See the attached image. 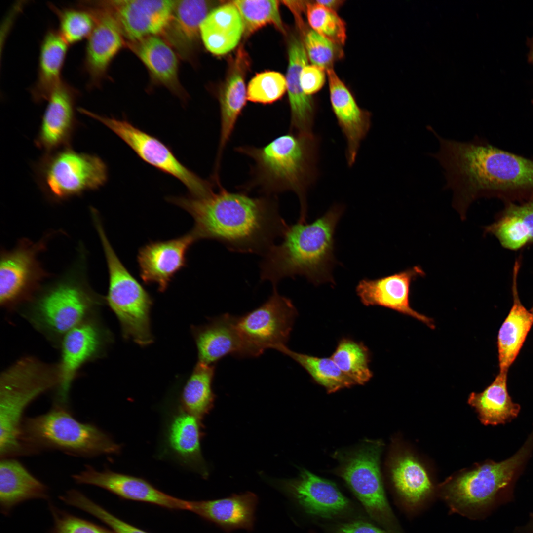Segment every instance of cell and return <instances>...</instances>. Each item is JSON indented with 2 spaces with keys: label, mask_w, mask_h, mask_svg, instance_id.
Returning a JSON list of instances; mask_svg holds the SVG:
<instances>
[{
  "label": "cell",
  "mask_w": 533,
  "mask_h": 533,
  "mask_svg": "<svg viewBox=\"0 0 533 533\" xmlns=\"http://www.w3.org/2000/svg\"><path fill=\"white\" fill-rule=\"evenodd\" d=\"M439 150L430 155L442 167L452 205L466 219L471 204L480 198L506 202L533 198V160L500 149L476 137L460 142L435 134Z\"/></svg>",
  "instance_id": "6da1fadb"
},
{
  "label": "cell",
  "mask_w": 533,
  "mask_h": 533,
  "mask_svg": "<svg viewBox=\"0 0 533 533\" xmlns=\"http://www.w3.org/2000/svg\"><path fill=\"white\" fill-rule=\"evenodd\" d=\"M188 212L194 226L190 231L196 242L216 240L229 250L264 255L282 237L288 226L271 196L251 197L220 187L202 197L191 195L166 198Z\"/></svg>",
  "instance_id": "7a4b0ae2"
},
{
  "label": "cell",
  "mask_w": 533,
  "mask_h": 533,
  "mask_svg": "<svg viewBox=\"0 0 533 533\" xmlns=\"http://www.w3.org/2000/svg\"><path fill=\"white\" fill-rule=\"evenodd\" d=\"M343 210V205L336 204L311 223L288 225L281 242L264 255L260 265L261 280L270 281L276 288L282 279L301 275L315 285L335 284L334 236Z\"/></svg>",
  "instance_id": "3957f363"
},
{
  "label": "cell",
  "mask_w": 533,
  "mask_h": 533,
  "mask_svg": "<svg viewBox=\"0 0 533 533\" xmlns=\"http://www.w3.org/2000/svg\"><path fill=\"white\" fill-rule=\"evenodd\" d=\"M319 139L311 133L290 131L265 146H241L236 151L254 162L251 187L266 196L286 191L296 193L300 202L299 221L305 222L306 191L317 176Z\"/></svg>",
  "instance_id": "277c9868"
},
{
  "label": "cell",
  "mask_w": 533,
  "mask_h": 533,
  "mask_svg": "<svg viewBox=\"0 0 533 533\" xmlns=\"http://www.w3.org/2000/svg\"><path fill=\"white\" fill-rule=\"evenodd\" d=\"M83 268H74L62 278L41 288L18 311L51 344L59 348L64 336L99 314L105 297L88 283Z\"/></svg>",
  "instance_id": "5b68a950"
},
{
  "label": "cell",
  "mask_w": 533,
  "mask_h": 533,
  "mask_svg": "<svg viewBox=\"0 0 533 533\" xmlns=\"http://www.w3.org/2000/svg\"><path fill=\"white\" fill-rule=\"evenodd\" d=\"M60 381L58 363L45 362L33 355L21 357L0 375V458L26 455L20 441L26 408Z\"/></svg>",
  "instance_id": "8992f818"
},
{
  "label": "cell",
  "mask_w": 533,
  "mask_h": 533,
  "mask_svg": "<svg viewBox=\"0 0 533 533\" xmlns=\"http://www.w3.org/2000/svg\"><path fill=\"white\" fill-rule=\"evenodd\" d=\"M20 441L27 455L54 450L90 457L118 454L121 449L105 432L78 421L66 405L57 402L47 413L23 419Z\"/></svg>",
  "instance_id": "52a82bcc"
},
{
  "label": "cell",
  "mask_w": 533,
  "mask_h": 533,
  "mask_svg": "<svg viewBox=\"0 0 533 533\" xmlns=\"http://www.w3.org/2000/svg\"><path fill=\"white\" fill-rule=\"evenodd\" d=\"M533 447V431L510 458L487 462L445 485L443 498L452 510L461 513L484 511L506 502Z\"/></svg>",
  "instance_id": "ba28073f"
},
{
  "label": "cell",
  "mask_w": 533,
  "mask_h": 533,
  "mask_svg": "<svg viewBox=\"0 0 533 533\" xmlns=\"http://www.w3.org/2000/svg\"><path fill=\"white\" fill-rule=\"evenodd\" d=\"M103 248L109 272L105 302L117 317L123 337L144 346L153 341L150 312L152 299L121 263L106 236L98 213L92 216Z\"/></svg>",
  "instance_id": "9c48e42d"
},
{
  "label": "cell",
  "mask_w": 533,
  "mask_h": 533,
  "mask_svg": "<svg viewBox=\"0 0 533 533\" xmlns=\"http://www.w3.org/2000/svg\"><path fill=\"white\" fill-rule=\"evenodd\" d=\"M36 170L40 187L55 201L97 190L108 178L107 167L100 158L70 147L45 153Z\"/></svg>",
  "instance_id": "30bf717a"
},
{
  "label": "cell",
  "mask_w": 533,
  "mask_h": 533,
  "mask_svg": "<svg viewBox=\"0 0 533 533\" xmlns=\"http://www.w3.org/2000/svg\"><path fill=\"white\" fill-rule=\"evenodd\" d=\"M382 444L367 441L339 457L338 474L344 480L367 512L390 533H404L385 496L380 468Z\"/></svg>",
  "instance_id": "8fae6325"
},
{
  "label": "cell",
  "mask_w": 533,
  "mask_h": 533,
  "mask_svg": "<svg viewBox=\"0 0 533 533\" xmlns=\"http://www.w3.org/2000/svg\"><path fill=\"white\" fill-rule=\"evenodd\" d=\"M48 236L34 242L20 240L11 250L0 253V305L8 312L18 310L32 300L49 276L38 259Z\"/></svg>",
  "instance_id": "7c38bea8"
},
{
  "label": "cell",
  "mask_w": 533,
  "mask_h": 533,
  "mask_svg": "<svg viewBox=\"0 0 533 533\" xmlns=\"http://www.w3.org/2000/svg\"><path fill=\"white\" fill-rule=\"evenodd\" d=\"M79 111L102 122L124 141L144 161L175 177L188 188L190 195L204 196L213 186L182 164L171 150L161 141L125 119L102 116L83 108Z\"/></svg>",
  "instance_id": "4fadbf2b"
},
{
  "label": "cell",
  "mask_w": 533,
  "mask_h": 533,
  "mask_svg": "<svg viewBox=\"0 0 533 533\" xmlns=\"http://www.w3.org/2000/svg\"><path fill=\"white\" fill-rule=\"evenodd\" d=\"M297 313L291 300L273 288L262 305L237 316V327L249 357L259 356L267 349L278 350L286 346Z\"/></svg>",
  "instance_id": "5bb4252c"
},
{
  "label": "cell",
  "mask_w": 533,
  "mask_h": 533,
  "mask_svg": "<svg viewBox=\"0 0 533 533\" xmlns=\"http://www.w3.org/2000/svg\"><path fill=\"white\" fill-rule=\"evenodd\" d=\"M111 333L99 314L70 330L63 337L59 349L60 381L57 402L67 404L72 384L85 364L103 357L112 341Z\"/></svg>",
  "instance_id": "9a60e30c"
},
{
  "label": "cell",
  "mask_w": 533,
  "mask_h": 533,
  "mask_svg": "<svg viewBox=\"0 0 533 533\" xmlns=\"http://www.w3.org/2000/svg\"><path fill=\"white\" fill-rule=\"evenodd\" d=\"M78 3L89 10L95 20L93 30L86 39L83 63L88 77L87 87L91 89L100 86L125 40L116 21L100 1H80Z\"/></svg>",
  "instance_id": "2e32d148"
},
{
  "label": "cell",
  "mask_w": 533,
  "mask_h": 533,
  "mask_svg": "<svg viewBox=\"0 0 533 533\" xmlns=\"http://www.w3.org/2000/svg\"><path fill=\"white\" fill-rule=\"evenodd\" d=\"M116 21L129 44L160 35L171 18L175 0H100Z\"/></svg>",
  "instance_id": "e0dca14e"
},
{
  "label": "cell",
  "mask_w": 533,
  "mask_h": 533,
  "mask_svg": "<svg viewBox=\"0 0 533 533\" xmlns=\"http://www.w3.org/2000/svg\"><path fill=\"white\" fill-rule=\"evenodd\" d=\"M425 275L420 266H415L377 279H363L359 281L356 292L366 306L378 305L391 309L434 329L433 320L413 309L410 303L412 283Z\"/></svg>",
  "instance_id": "ac0fdd59"
},
{
  "label": "cell",
  "mask_w": 533,
  "mask_h": 533,
  "mask_svg": "<svg viewBox=\"0 0 533 533\" xmlns=\"http://www.w3.org/2000/svg\"><path fill=\"white\" fill-rule=\"evenodd\" d=\"M76 483L97 486L119 497L172 510H189V501L170 495L144 479L113 471H98L90 465L72 476Z\"/></svg>",
  "instance_id": "d6986e66"
},
{
  "label": "cell",
  "mask_w": 533,
  "mask_h": 533,
  "mask_svg": "<svg viewBox=\"0 0 533 533\" xmlns=\"http://www.w3.org/2000/svg\"><path fill=\"white\" fill-rule=\"evenodd\" d=\"M79 91L64 80L51 92L42 117L36 145L50 152L70 147L76 125V104Z\"/></svg>",
  "instance_id": "ffe728a7"
},
{
  "label": "cell",
  "mask_w": 533,
  "mask_h": 533,
  "mask_svg": "<svg viewBox=\"0 0 533 533\" xmlns=\"http://www.w3.org/2000/svg\"><path fill=\"white\" fill-rule=\"evenodd\" d=\"M195 242L190 231L177 238L151 241L142 246L137 262L143 281L155 284L159 292H164L175 274L186 266L187 253Z\"/></svg>",
  "instance_id": "44dd1931"
},
{
  "label": "cell",
  "mask_w": 533,
  "mask_h": 533,
  "mask_svg": "<svg viewBox=\"0 0 533 533\" xmlns=\"http://www.w3.org/2000/svg\"><path fill=\"white\" fill-rule=\"evenodd\" d=\"M201 422L180 405L166 421L163 442L166 453L179 464L206 478L209 472L201 449Z\"/></svg>",
  "instance_id": "7402d4cb"
},
{
  "label": "cell",
  "mask_w": 533,
  "mask_h": 533,
  "mask_svg": "<svg viewBox=\"0 0 533 533\" xmlns=\"http://www.w3.org/2000/svg\"><path fill=\"white\" fill-rule=\"evenodd\" d=\"M326 72L332 109L346 140L348 165L352 166L355 162L360 144L371 127V115L358 106L352 93L332 68Z\"/></svg>",
  "instance_id": "603a6c76"
},
{
  "label": "cell",
  "mask_w": 533,
  "mask_h": 533,
  "mask_svg": "<svg viewBox=\"0 0 533 533\" xmlns=\"http://www.w3.org/2000/svg\"><path fill=\"white\" fill-rule=\"evenodd\" d=\"M236 318V316L224 313L209 318L205 324L191 327L198 361L215 365L228 355L239 358L249 357L237 327Z\"/></svg>",
  "instance_id": "cb8c5ba5"
},
{
  "label": "cell",
  "mask_w": 533,
  "mask_h": 533,
  "mask_svg": "<svg viewBox=\"0 0 533 533\" xmlns=\"http://www.w3.org/2000/svg\"><path fill=\"white\" fill-rule=\"evenodd\" d=\"M279 483L310 514L332 517L348 505V499L334 483L305 469L301 471L298 478Z\"/></svg>",
  "instance_id": "d4e9b609"
},
{
  "label": "cell",
  "mask_w": 533,
  "mask_h": 533,
  "mask_svg": "<svg viewBox=\"0 0 533 533\" xmlns=\"http://www.w3.org/2000/svg\"><path fill=\"white\" fill-rule=\"evenodd\" d=\"M212 5L202 0H175L171 18L160 35L181 57H190Z\"/></svg>",
  "instance_id": "484cf974"
},
{
  "label": "cell",
  "mask_w": 533,
  "mask_h": 533,
  "mask_svg": "<svg viewBox=\"0 0 533 533\" xmlns=\"http://www.w3.org/2000/svg\"><path fill=\"white\" fill-rule=\"evenodd\" d=\"M257 502L256 495L247 492L215 500L190 501L189 511L227 531L250 530Z\"/></svg>",
  "instance_id": "4316f807"
},
{
  "label": "cell",
  "mask_w": 533,
  "mask_h": 533,
  "mask_svg": "<svg viewBox=\"0 0 533 533\" xmlns=\"http://www.w3.org/2000/svg\"><path fill=\"white\" fill-rule=\"evenodd\" d=\"M288 59L285 78L291 111L290 131L313 133L315 104L311 97L304 92L300 83L301 73L307 64L308 57L304 43L297 38H292L289 42Z\"/></svg>",
  "instance_id": "83f0119b"
},
{
  "label": "cell",
  "mask_w": 533,
  "mask_h": 533,
  "mask_svg": "<svg viewBox=\"0 0 533 533\" xmlns=\"http://www.w3.org/2000/svg\"><path fill=\"white\" fill-rule=\"evenodd\" d=\"M248 63L246 54L240 48L234 60L220 95L221 129L216 160L217 167L223 151L232 134L247 100L244 78Z\"/></svg>",
  "instance_id": "f1b7e54d"
},
{
  "label": "cell",
  "mask_w": 533,
  "mask_h": 533,
  "mask_svg": "<svg viewBox=\"0 0 533 533\" xmlns=\"http://www.w3.org/2000/svg\"><path fill=\"white\" fill-rule=\"evenodd\" d=\"M48 498L47 487L21 462L12 457L0 459V506L3 514L9 515L27 500Z\"/></svg>",
  "instance_id": "f546056e"
},
{
  "label": "cell",
  "mask_w": 533,
  "mask_h": 533,
  "mask_svg": "<svg viewBox=\"0 0 533 533\" xmlns=\"http://www.w3.org/2000/svg\"><path fill=\"white\" fill-rule=\"evenodd\" d=\"M520 267V262L516 260L512 277L513 304L498 334V360L501 372H507L533 324V314L523 305L518 296L517 279Z\"/></svg>",
  "instance_id": "4dcf8cb0"
},
{
  "label": "cell",
  "mask_w": 533,
  "mask_h": 533,
  "mask_svg": "<svg viewBox=\"0 0 533 533\" xmlns=\"http://www.w3.org/2000/svg\"><path fill=\"white\" fill-rule=\"evenodd\" d=\"M158 83L179 97H185L178 78L174 50L160 37L152 36L129 44Z\"/></svg>",
  "instance_id": "1f68e13d"
},
{
  "label": "cell",
  "mask_w": 533,
  "mask_h": 533,
  "mask_svg": "<svg viewBox=\"0 0 533 533\" xmlns=\"http://www.w3.org/2000/svg\"><path fill=\"white\" fill-rule=\"evenodd\" d=\"M243 34L241 15L232 2L211 10L200 26V36L205 47L216 55L233 50Z\"/></svg>",
  "instance_id": "d6a6232c"
},
{
  "label": "cell",
  "mask_w": 533,
  "mask_h": 533,
  "mask_svg": "<svg viewBox=\"0 0 533 533\" xmlns=\"http://www.w3.org/2000/svg\"><path fill=\"white\" fill-rule=\"evenodd\" d=\"M69 46L57 29L50 28L45 33L40 46L37 78L30 89L35 102L46 101L63 81L62 72Z\"/></svg>",
  "instance_id": "836d02e7"
},
{
  "label": "cell",
  "mask_w": 533,
  "mask_h": 533,
  "mask_svg": "<svg viewBox=\"0 0 533 533\" xmlns=\"http://www.w3.org/2000/svg\"><path fill=\"white\" fill-rule=\"evenodd\" d=\"M484 229L485 234L495 236L502 246L510 250L533 243V198L506 202L497 219Z\"/></svg>",
  "instance_id": "e575fe53"
},
{
  "label": "cell",
  "mask_w": 533,
  "mask_h": 533,
  "mask_svg": "<svg viewBox=\"0 0 533 533\" xmlns=\"http://www.w3.org/2000/svg\"><path fill=\"white\" fill-rule=\"evenodd\" d=\"M469 404L478 412L484 425L505 424L516 418L520 406L512 401L507 388V372H501L493 382L480 393H472Z\"/></svg>",
  "instance_id": "d590c367"
},
{
  "label": "cell",
  "mask_w": 533,
  "mask_h": 533,
  "mask_svg": "<svg viewBox=\"0 0 533 533\" xmlns=\"http://www.w3.org/2000/svg\"><path fill=\"white\" fill-rule=\"evenodd\" d=\"M394 486L410 508L420 504L431 493L432 484L424 467L411 456L397 458L391 468Z\"/></svg>",
  "instance_id": "8d00e7d4"
},
{
  "label": "cell",
  "mask_w": 533,
  "mask_h": 533,
  "mask_svg": "<svg viewBox=\"0 0 533 533\" xmlns=\"http://www.w3.org/2000/svg\"><path fill=\"white\" fill-rule=\"evenodd\" d=\"M215 373V365L198 361L181 394V406L201 421L213 406L215 395L212 385Z\"/></svg>",
  "instance_id": "74e56055"
},
{
  "label": "cell",
  "mask_w": 533,
  "mask_h": 533,
  "mask_svg": "<svg viewBox=\"0 0 533 533\" xmlns=\"http://www.w3.org/2000/svg\"><path fill=\"white\" fill-rule=\"evenodd\" d=\"M278 351L300 364L317 383L324 387L328 393H333L355 384L339 368L331 357H318L296 352L287 346H282Z\"/></svg>",
  "instance_id": "f35d334b"
},
{
  "label": "cell",
  "mask_w": 533,
  "mask_h": 533,
  "mask_svg": "<svg viewBox=\"0 0 533 533\" xmlns=\"http://www.w3.org/2000/svg\"><path fill=\"white\" fill-rule=\"evenodd\" d=\"M330 357L355 384H364L372 377L369 367V352L361 343L343 338Z\"/></svg>",
  "instance_id": "ab89813d"
},
{
  "label": "cell",
  "mask_w": 533,
  "mask_h": 533,
  "mask_svg": "<svg viewBox=\"0 0 533 533\" xmlns=\"http://www.w3.org/2000/svg\"><path fill=\"white\" fill-rule=\"evenodd\" d=\"M238 9L244 26V34L250 35L267 25L280 32L284 28L279 12V1L275 0H237L231 1Z\"/></svg>",
  "instance_id": "60d3db41"
},
{
  "label": "cell",
  "mask_w": 533,
  "mask_h": 533,
  "mask_svg": "<svg viewBox=\"0 0 533 533\" xmlns=\"http://www.w3.org/2000/svg\"><path fill=\"white\" fill-rule=\"evenodd\" d=\"M48 5L58 18V32L69 46L88 38L95 25L94 18L89 10L78 3L76 7L59 8L52 3Z\"/></svg>",
  "instance_id": "b9f144b4"
},
{
  "label": "cell",
  "mask_w": 533,
  "mask_h": 533,
  "mask_svg": "<svg viewBox=\"0 0 533 533\" xmlns=\"http://www.w3.org/2000/svg\"><path fill=\"white\" fill-rule=\"evenodd\" d=\"M305 12L313 30L336 44L341 46L344 44L345 24L335 11L315 2L307 3Z\"/></svg>",
  "instance_id": "7bdbcfd3"
},
{
  "label": "cell",
  "mask_w": 533,
  "mask_h": 533,
  "mask_svg": "<svg viewBox=\"0 0 533 533\" xmlns=\"http://www.w3.org/2000/svg\"><path fill=\"white\" fill-rule=\"evenodd\" d=\"M287 90L285 77L274 71L256 75L247 89V100L257 103L271 104L280 99Z\"/></svg>",
  "instance_id": "ee69618b"
},
{
  "label": "cell",
  "mask_w": 533,
  "mask_h": 533,
  "mask_svg": "<svg viewBox=\"0 0 533 533\" xmlns=\"http://www.w3.org/2000/svg\"><path fill=\"white\" fill-rule=\"evenodd\" d=\"M61 499L67 504L82 510L97 518L115 533H149L117 518L78 490L68 491L61 496Z\"/></svg>",
  "instance_id": "f6af8a7d"
},
{
  "label": "cell",
  "mask_w": 533,
  "mask_h": 533,
  "mask_svg": "<svg viewBox=\"0 0 533 533\" xmlns=\"http://www.w3.org/2000/svg\"><path fill=\"white\" fill-rule=\"evenodd\" d=\"M304 45L308 58L313 65L326 71L343 55L340 45L321 36L312 29L305 35Z\"/></svg>",
  "instance_id": "bcb514c9"
},
{
  "label": "cell",
  "mask_w": 533,
  "mask_h": 533,
  "mask_svg": "<svg viewBox=\"0 0 533 533\" xmlns=\"http://www.w3.org/2000/svg\"><path fill=\"white\" fill-rule=\"evenodd\" d=\"M49 509L53 519L50 533H115L89 521L59 509L49 503Z\"/></svg>",
  "instance_id": "7dc6e473"
},
{
  "label": "cell",
  "mask_w": 533,
  "mask_h": 533,
  "mask_svg": "<svg viewBox=\"0 0 533 533\" xmlns=\"http://www.w3.org/2000/svg\"><path fill=\"white\" fill-rule=\"evenodd\" d=\"M326 80L325 70L316 65L307 64L302 70L300 83L304 92L311 96L320 90Z\"/></svg>",
  "instance_id": "c3c4849f"
},
{
  "label": "cell",
  "mask_w": 533,
  "mask_h": 533,
  "mask_svg": "<svg viewBox=\"0 0 533 533\" xmlns=\"http://www.w3.org/2000/svg\"><path fill=\"white\" fill-rule=\"evenodd\" d=\"M338 533H388L369 523L356 521L343 524L338 530Z\"/></svg>",
  "instance_id": "681fc988"
},
{
  "label": "cell",
  "mask_w": 533,
  "mask_h": 533,
  "mask_svg": "<svg viewBox=\"0 0 533 533\" xmlns=\"http://www.w3.org/2000/svg\"><path fill=\"white\" fill-rule=\"evenodd\" d=\"M315 2L318 4L334 11H335L343 3V1L341 0H318L315 1Z\"/></svg>",
  "instance_id": "f907efd6"
},
{
  "label": "cell",
  "mask_w": 533,
  "mask_h": 533,
  "mask_svg": "<svg viewBox=\"0 0 533 533\" xmlns=\"http://www.w3.org/2000/svg\"><path fill=\"white\" fill-rule=\"evenodd\" d=\"M517 533H533V513L531 515L529 522L526 526L517 530Z\"/></svg>",
  "instance_id": "816d5d0a"
},
{
  "label": "cell",
  "mask_w": 533,
  "mask_h": 533,
  "mask_svg": "<svg viewBox=\"0 0 533 533\" xmlns=\"http://www.w3.org/2000/svg\"><path fill=\"white\" fill-rule=\"evenodd\" d=\"M526 43L529 48V52L527 55L528 61L533 65V36L528 38ZM532 102L533 103V99Z\"/></svg>",
  "instance_id": "f5cc1de1"
},
{
  "label": "cell",
  "mask_w": 533,
  "mask_h": 533,
  "mask_svg": "<svg viewBox=\"0 0 533 533\" xmlns=\"http://www.w3.org/2000/svg\"><path fill=\"white\" fill-rule=\"evenodd\" d=\"M530 311L533 314V305Z\"/></svg>",
  "instance_id": "db71d44e"
}]
</instances>
